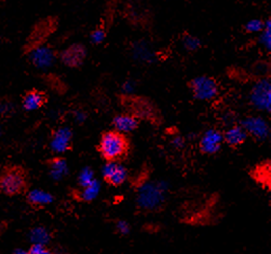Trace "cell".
<instances>
[{"mask_svg":"<svg viewBox=\"0 0 271 254\" xmlns=\"http://www.w3.org/2000/svg\"><path fill=\"white\" fill-rule=\"evenodd\" d=\"M130 146V140L126 133L113 129L101 134L98 151L106 161H118L128 155Z\"/></svg>","mask_w":271,"mask_h":254,"instance_id":"6da1fadb","label":"cell"},{"mask_svg":"<svg viewBox=\"0 0 271 254\" xmlns=\"http://www.w3.org/2000/svg\"><path fill=\"white\" fill-rule=\"evenodd\" d=\"M28 189V172L17 164L6 167L0 173V192L7 196H17Z\"/></svg>","mask_w":271,"mask_h":254,"instance_id":"7a4b0ae2","label":"cell"},{"mask_svg":"<svg viewBox=\"0 0 271 254\" xmlns=\"http://www.w3.org/2000/svg\"><path fill=\"white\" fill-rule=\"evenodd\" d=\"M167 184L164 182H150L143 184L138 191V206L145 211L158 210L165 201Z\"/></svg>","mask_w":271,"mask_h":254,"instance_id":"3957f363","label":"cell"},{"mask_svg":"<svg viewBox=\"0 0 271 254\" xmlns=\"http://www.w3.org/2000/svg\"><path fill=\"white\" fill-rule=\"evenodd\" d=\"M193 97L200 101H211L219 95V84L215 79L208 76L195 77L189 82Z\"/></svg>","mask_w":271,"mask_h":254,"instance_id":"277c9868","label":"cell"},{"mask_svg":"<svg viewBox=\"0 0 271 254\" xmlns=\"http://www.w3.org/2000/svg\"><path fill=\"white\" fill-rule=\"evenodd\" d=\"M250 102L259 110L271 109V82L268 78H262L255 83L250 91Z\"/></svg>","mask_w":271,"mask_h":254,"instance_id":"5b68a950","label":"cell"},{"mask_svg":"<svg viewBox=\"0 0 271 254\" xmlns=\"http://www.w3.org/2000/svg\"><path fill=\"white\" fill-rule=\"evenodd\" d=\"M57 59L55 50L47 44H37L30 51V62L38 69L51 68Z\"/></svg>","mask_w":271,"mask_h":254,"instance_id":"8992f818","label":"cell"},{"mask_svg":"<svg viewBox=\"0 0 271 254\" xmlns=\"http://www.w3.org/2000/svg\"><path fill=\"white\" fill-rule=\"evenodd\" d=\"M87 48L82 43H72L59 53V59L68 68H79L87 58Z\"/></svg>","mask_w":271,"mask_h":254,"instance_id":"52a82bcc","label":"cell"},{"mask_svg":"<svg viewBox=\"0 0 271 254\" xmlns=\"http://www.w3.org/2000/svg\"><path fill=\"white\" fill-rule=\"evenodd\" d=\"M102 177L108 184L119 187L126 182L128 179V171L117 161H107L102 168Z\"/></svg>","mask_w":271,"mask_h":254,"instance_id":"ba28073f","label":"cell"},{"mask_svg":"<svg viewBox=\"0 0 271 254\" xmlns=\"http://www.w3.org/2000/svg\"><path fill=\"white\" fill-rule=\"evenodd\" d=\"M240 125L246 130L248 136L250 134V136L260 141L268 139L270 134L269 125L262 117H247L240 122Z\"/></svg>","mask_w":271,"mask_h":254,"instance_id":"9c48e42d","label":"cell"},{"mask_svg":"<svg viewBox=\"0 0 271 254\" xmlns=\"http://www.w3.org/2000/svg\"><path fill=\"white\" fill-rule=\"evenodd\" d=\"M223 142V133L220 130L215 128L208 129L200 141V149L203 154L214 155L220 152Z\"/></svg>","mask_w":271,"mask_h":254,"instance_id":"30bf717a","label":"cell"},{"mask_svg":"<svg viewBox=\"0 0 271 254\" xmlns=\"http://www.w3.org/2000/svg\"><path fill=\"white\" fill-rule=\"evenodd\" d=\"M73 132L68 127H59L53 131L51 148L55 153H66L72 149Z\"/></svg>","mask_w":271,"mask_h":254,"instance_id":"8fae6325","label":"cell"},{"mask_svg":"<svg viewBox=\"0 0 271 254\" xmlns=\"http://www.w3.org/2000/svg\"><path fill=\"white\" fill-rule=\"evenodd\" d=\"M47 102L48 97L46 94L37 89H32L24 94L22 98V107L26 111L38 110L46 105Z\"/></svg>","mask_w":271,"mask_h":254,"instance_id":"7c38bea8","label":"cell"},{"mask_svg":"<svg viewBox=\"0 0 271 254\" xmlns=\"http://www.w3.org/2000/svg\"><path fill=\"white\" fill-rule=\"evenodd\" d=\"M139 124V118L133 114H117L112 121L114 129L123 133H129L138 129Z\"/></svg>","mask_w":271,"mask_h":254,"instance_id":"4fadbf2b","label":"cell"},{"mask_svg":"<svg viewBox=\"0 0 271 254\" xmlns=\"http://www.w3.org/2000/svg\"><path fill=\"white\" fill-rule=\"evenodd\" d=\"M224 142L231 147H238L248 138V133L242 125H232L223 133Z\"/></svg>","mask_w":271,"mask_h":254,"instance_id":"5bb4252c","label":"cell"},{"mask_svg":"<svg viewBox=\"0 0 271 254\" xmlns=\"http://www.w3.org/2000/svg\"><path fill=\"white\" fill-rule=\"evenodd\" d=\"M26 201L33 209H42L51 204L54 201V197L51 193L42 190H32L26 194Z\"/></svg>","mask_w":271,"mask_h":254,"instance_id":"9a60e30c","label":"cell"},{"mask_svg":"<svg viewBox=\"0 0 271 254\" xmlns=\"http://www.w3.org/2000/svg\"><path fill=\"white\" fill-rule=\"evenodd\" d=\"M47 164L50 170V176L53 180H62L69 173L68 163L65 158L55 157L53 159L48 160Z\"/></svg>","mask_w":271,"mask_h":254,"instance_id":"2e32d148","label":"cell"},{"mask_svg":"<svg viewBox=\"0 0 271 254\" xmlns=\"http://www.w3.org/2000/svg\"><path fill=\"white\" fill-rule=\"evenodd\" d=\"M99 191H100V183L98 180L94 179L91 183H89L86 187H83L79 191H77L75 195H76V198L79 201L91 202L94 199H96L99 194Z\"/></svg>","mask_w":271,"mask_h":254,"instance_id":"e0dca14e","label":"cell"},{"mask_svg":"<svg viewBox=\"0 0 271 254\" xmlns=\"http://www.w3.org/2000/svg\"><path fill=\"white\" fill-rule=\"evenodd\" d=\"M259 42L266 51L271 50V19H265V27L259 33Z\"/></svg>","mask_w":271,"mask_h":254,"instance_id":"ac0fdd59","label":"cell"},{"mask_svg":"<svg viewBox=\"0 0 271 254\" xmlns=\"http://www.w3.org/2000/svg\"><path fill=\"white\" fill-rule=\"evenodd\" d=\"M252 177L257 180L259 183L264 186H269L270 180V164L267 162L262 164L260 168H257L253 172Z\"/></svg>","mask_w":271,"mask_h":254,"instance_id":"d6986e66","label":"cell"},{"mask_svg":"<svg viewBox=\"0 0 271 254\" xmlns=\"http://www.w3.org/2000/svg\"><path fill=\"white\" fill-rule=\"evenodd\" d=\"M182 43L183 47L189 52L198 51L202 47V40L198 36L192 34H185L183 36Z\"/></svg>","mask_w":271,"mask_h":254,"instance_id":"ffe728a7","label":"cell"},{"mask_svg":"<svg viewBox=\"0 0 271 254\" xmlns=\"http://www.w3.org/2000/svg\"><path fill=\"white\" fill-rule=\"evenodd\" d=\"M30 237H31V241L33 243L37 244L47 245L50 241V234L44 228H35L31 231Z\"/></svg>","mask_w":271,"mask_h":254,"instance_id":"44dd1931","label":"cell"},{"mask_svg":"<svg viewBox=\"0 0 271 254\" xmlns=\"http://www.w3.org/2000/svg\"><path fill=\"white\" fill-rule=\"evenodd\" d=\"M265 27V20L261 18H252L244 25V30L249 34L260 33Z\"/></svg>","mask_w":271,"mask_h":254,"instance_id":"7402d4cb","label":"cell"},{"mask_svg":"<svg viewBox=\"0 0 271 254\" xmlns=\"http://www.w3.org/2000/svg\"><path fill=\"white\" fill-rule=\"evenodd\" d=\"M107 37V32L106 30L101 27H98L96 29H94L93 31L90 33V41H91L92 44H95V46H98V44L103 43V41L106 40Z\"/></svg>","mask_w":271,"mask_h":254,"instance_id":"603a6c76","label":"cell"},{"mask_svg":"<svg viewBox=\"0 0 271 254\" xmlns=\"http://www.w3.org/2000/svg\"><path fill=\"white\" fill-rule=\"evenodd\" d=\"M94 172L91 168L86 167L82 170L78 176V184L80 188L88 186L89 183H91L94 180Z\"/></svg>","mask_w":271,"mask_h":254,"instance_id":"cb8c5ba5","label":"cell"},{"mask_svg":"<svg viewBox=\"0 0 271 254\" xmlns=\"http://www.w3.org/2000/svg\"><path fill=\"white\" fill-rule=\"evenodd\" d=\"M134 50H138L141 51L140 53L137 52L134 53V56H137L138 58H141V61H148V62H151V58L153 57L150 53V50L145 46V44H140V47H137Z\"/></svg>","mask_w":271,"mask_h":254,"instance_id":"d4e9b609","label":"cell"},{"mask_svg":"<svg viewBox=\"0 0 271 254\" xmlns=\"http://www.w3.org/2000/svg\"><path fill=\"white\" fill-rule=\"evenodd\" d=\"M26 252L30 254H49L51 253V250L48 249L46 245L33 243L32 246L30 247V249Z\"/></svg>","mask_w":271,"mask_h":254,"instance_id":"484cf974","label":"cell"},{"mask_svg":"<svg viewBox=\"0 0 271 254\" xmlns=\"http://www.w3.org/2000/svg\"><path fill=\"white\" fill-rule=\"evenodd\" d=\"M115 229L116 231L119 233V234H122V235H127L130 233L131 231V227L129 225V222L125 221V220H118L116 222V226H115Z\"/></svg>","mask_w":271,"mask_h":254,"instance_id":"4316f807","label":"cell"},{"mask_svg":"<svg viewBox=\"0 0 271 254\" xmlns=\"http://www.w3.org/2000/svg\"><path fill=\"white\" fill-rule=\"evenodd\" d=\"M171 144H172V146H174L175 148L180 149V148H183V147L185 146V140H184V138H182V137L176 136V137H174V138L171 140Z\"/></svg>","mask_w":271,"mask_h":254,"instance_id":"83f0119b","label":"cell"},{"mask_svg":"<svg viewBox=\"0 0 271 254\" xmlns=\"http://www.w3.org/2000/svg\"><path fill=\"white\" fill-rule=\"evenodd\" d=\"M134 88H135V83L132 81H127L126 83H124L123 85V90L125 94H131L134 91Z\"/></svg>","mask_w":271,"mask_h":254,"instance_id":"f1b7e54d","label":"cell"}]
</instances>
